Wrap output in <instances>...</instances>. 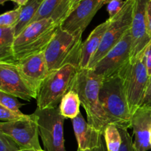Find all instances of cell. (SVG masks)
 Returning <instances> with one entry per match:
<instances>
[{"mask_svg": "<svg viewBox=\"0 0 151 151\" xmlns=\"http://www.w3.org/2000/svg\"><path fill=\"white\" fill-rule=\"evenodd\" d=\"M141 107L151 109V75L150 76L147 91H146L145 95L144 100H143Z\"/></svg>", "mask_w": 151, "mask_h": 151, "instance_id": "obj_29", "label": "cell"}, {"mask_svg": "<svg viewBox=\"0 0 151 151\" xmlns=\"http://www.w3.org/2000/svg\"><path fill=\"white\" fill-rule=\"evenodd\" d=\"M72 125L78 142V151L94 150L100 146L103 132L86 122L81 113L72 119Z\"/></svg>", "mask_w": 151, "mask_h": 151, "instance_id": "obj_16", "label": "cell"}, {"mask_svg": "<svg viewBox=\"0 0 151 151\" xmlns=\"http://www.w3.org/2000/svg\"><path fill=\"white\" fill-rule=\"evenodd\" d=\"M111 22V19L109 18L104 22L96 27L91 31L85 42L83 43L80 69H88L90 60L98 50L103 36L110 26Z\"/></svg>", "mask_w": 151, "mask_h": 151, "instance_id": "obj_18", "label": "cell"}, {"mask_svg": "<svg viewBox=\"0 0 151 151\" xmlns=\"http://www.w3.org/2000/svg\"><path fill=\"white\" fill-rule=\"evenodd\" d=\"M131 128L134 136V147L135 151H147L151 149V109L139 108L132 115Z\"/></svg>", "mask_w": 151, "mask_h": 151, "instance_id": "obj_15", "label": "cell"}, {"mask_svg": "<svg viewBox=\"0 0 151 151\" xmlns=\"http://www.w3.org/2000/svg\"><path fill=\"white\" fill-rule=\"evenodd\" d=\"M150 1H151V0H150Z\"/></svg>", "mask_w": 151, "mask_h": 151, "instance_id": "obj_39", "label": "cell"}, {"mask_svg": "<svg viewBox=\"0 0 151 151\" xmlns=\"http://www.w3.org/2000/svg\"><path fill=\"white\" fill-rule=\"evenodd\" d=\"M38 117V134L45 151H66L63 137L65 118L60 112L59 106L54 109H41L35 112Z\"/></svg>", "mask_w": 151, "mask_h": 151, "instance_id": "obj_7", "label": "cell"}, {"mask_svg": "<svg viewBox=\"0 0 151 151\" xmlns=\"http://www.w3.org/2000/svg\"><path fill=\"white\" fill-rule=\"evenodd\" d=\"M103 81L104 78L94 73L92 69H80L72 88L79 96L88 123L103 132L110 125L100 101V91Z\"/></svg>", "mask_w": 151, "mask_h": 151, "instance_id": "obj_1", "label": "cell"}, {"mask_svg": "<svg viewBox=\"0 0 151 151\" xmlns=\"http://www.w3.org/2000/svg\"><path fill=\"white\" fill-rule=\"evenodd\" d=\"M125 1L123 0H111L107 4V11L109 15V19H113L120 12L125 4Z\"/></svg>", "mask_w": 151, "mask_h": 151, "instance_id": "obj_28", "label": "cell"}, {"mask_svg": "<svg viewBox=\"0 0 151 151\" xmlns=\"http://www.w3.org/2000/svg\"><path fill=\"white\" fill-rule=\"evenodd\" d=\"M111 1V0H105V1H104V3H105V4H108V3H109V2H110Z\"/></svg>", "mask_w": 151, "mask_h": 151, "instance_id": "obj_36", "label": "cell"}, {"mask_svg": "<svg viewBox=\"0 0 151 151\" xmlns=\"http://www.w3.org/2000/svg\"><path fill=\"white\" fill-rule=\"evenodd\" d=\"M105 0H83L60 24L62 29L76 36H82L93 18L105 4Z\"/></svg>", "mask_w": 151, "mask_h": 151, "instance_id": "obj_13", "label": "cell"}, {"mask_svg": "<svg viewBox=\"0 0 151 151\" xmlns=\"http://www.w3.org/2000/svg\"><path fill=\"white\" fill-rule=\"evenodd\" d=\"M131 37L129 30L124 38L94 66L92 70L104 79L119 75L131 63Z\"/></svg>", "mask_w": 151, "mask_h": 151, "instance_id": "obj_10", "label": "cell"}, {"mask_svg": "<svg viewBox=\"0 0 151 151\" xmlns=\"http://www.w3.org/2000/svg\"><path fill=\"white\" fill-rule=\"evenodd\" d=\"M7 1H10V0H0V3H1V5H3V4L5 2H7Z\"/></svg>", "mask_w": 151, "mask_h": 151, "instance_id": "obj_34", "label": "cell"}, {"mask_svg": "<svg viewBox=\"0 0 151 151\" xmlns=\"http://www.w3.org/2000/svg\"><path fill=\"white\" fill-rule=\"evenodd\" d=\"M100 101L110 124L125 129L131 128L132 114L120 75L104 79L100 91Z\"/></svg>", "mask_w": 151, "mask_h": 151, "instance_id": "obj_2", "label": "cell"}, {"mask_svg": "<svg viewBox=\"0 0 151 151\" xmlns=\"http://www.w3.org/2000/svg\"><path fill=\"white\" fill-rule=\"evenodd\" d=\"M146 67H147V72H148L149 76L151 75V41L146 47L144 53Z\"/></svg>", "mask_w": 151, "mask_h": 151, "instance_id": "obj_30", "label": "cell"}, {"mask_svg": "<svg viewBox=\"0 0 151 151\" xmlns=\"http://www.w3.org/2000/svg\"><path fill=\"white\" fill-rule=\"evenodd\" d=\"M60 25L44 19L31 23L16 37L13 51L16 62L27 56L45 51Z\"/></svg>", "mask_w": 151, "mask_h": 151, "instance_id": "obj_3", "label": "cell"}, {"mask_svg": "<svg viewBox=\"0 0 151 151\" xmlns=\"http://www.w3.org/2000/svg\"><path fill=\"white\" fill-rule=\"evenodd\" d=\"M79 70L76 66L66 65L50 72L37 93V108L46 109L59 106L63 96L73 88Z\"/></svg>", "mask_w": 151, "mask_h": 151, "instance_id": "obj_5", "label": "cell"}, {"mask_svg": "<svg viewBox=\"0 0 151 151\" xmlns=\"http://www.w3.org/2000/svg\"><path fill=\"white\" fill-rule=\"evenodd\" d=\"M81 102L78 93L72 89L68 91L62 98L59 105L60 112L65 119H71L72 120L81 113Z\"/></svg>", "mask_w": 151, "mask_h": 151, "instance_id": "obj_20", "label": "cell"}, {"mask_svg": "<svg viewBox=\"0 0 151 151\" xmlns=\"http://www.w3.org/2000/svg\"><path fill=\"white\" fill-rule=\"evenodd\" d=\"M119 75L122 78L127 101L133 115L142 104L150 79L144 54L135 61L131 62Z\"/></svg>", "mask_w": 151, "mask_h": 151, "instance_id": "obj_6", "label": "cell"}, {"mask_svg": "<svg viewBox=\"0 0 151 151\" xmlns=\"http://www.w3.org/2000/svg\"><path fill=\"white\" fill-rule=\"evenodd\" d=\"M83 1V0H71L70 4H69V14H70V13H72V12L74 10H75V8H76V7H78V5H79L80 3L82 2Z\"/></svg>", "mask_w": 151, "mask_h": 151, "instance_id": "obj_32", "label": "cell"}, {"mask_svg": "<svg viewBox=\"0 0 151 151\" xmlns=\"http://www.w3.org/2000/svg\"><path fill=\"white\" fill-rule=\"evenodd\" d=\"M16 63L22 78L37 94L42 82L50 74L44 52L31 55Z\"/></svg>", "mask_w": 151, "mask_h": 151, "instance_id": "obj_14", "label": "cell"}, {"mask_svg": "<svg viewBox=\"0 0 151 151\" xmlns=\"http://www.w3.org/2000/svg\"><path fill=\"white\" fill-rule=\"evenodd\" d=\"M82 46V36L72 35L59 27L44 51L50 72L66 65H72L80 69Z\"/></svg>", "mask_w": 151, "mask_h": 151, "instance_id": "obj_4", "label": "cell"}, {"mask_svg": "<svg viewBox=\"0 0 151 151\" xmlns=\"http://www.w3.org/2000/svg\"><path fill=\"white\" fill-rule=\"evenodd\" d=\"M10 1L16 3L18 7H22V6L25 5L29 1V0H10Z\"/></svg>", "mask_w": 151, "mask_h": 151, "instance_id": "obj_33", "label": "cell"}, {"mask_svg": "<svg viewBox=\"0 0 151 151\" xmlns=\"http://www.w3.org/2000/svg\"><path fill=\"white\" fill-rule=\"evenodd\" d=\"M21 151H45L44 150H22Z\"/></svg>", "mask_w": 151, "mask_h": 151, "instance_id": "obj_35", "label": "cell"}, {"mask_svg": "<svg viewBox=\"0 0 151 151\" xmlns=\"http://www.w3.org/2000/svg\"><path fill=\"white\" fill-rule=\"evenodd\" d=\"M147 30L151 37V1L148 0L147 4Z\"/></svg>", "mask_w": 151, "mask_h": 151, "instance_id": "obj_31", "label": "cell"}, {"mask_svg": "<svg viewBox=\"0 0 151 151\" xmlns=\"http://www.w3.org/2000/svg\"><path fill=\"white\" fill-rule=\"evenodd\" d=\"M43 1L44 0H29L25 5L22 6L19 21L14 27L16 37L30 24Z\"/></svg>", "mask_w": 151, "mask_h": 151, "instance_id": "obj_21", "label": "cell"}, {"mask_svg": "<svg viewBox=\"0 0 151 151\" xmlns=\"http://www.w3.org/2000/svg\"><path fill=\"white\" fill-rule=\"evenodd\" d=\"M19 145L7 134L0 133V151H21Z\"/></svg>", "mask_w": 151, "mask_h": 151, "instance_id": "obj_27", "label": "cell"}, {"mask_svg": "<svg viewBox=\"0 0 151 151\" xmlns=\"http://www.w3.org/2000/svg\"><path fill=\"white\" fill-rule=\"evenodd\" d=\"M85 151H94L93 150H85Z\"/></svg>", "mask_w": 151, "mask_h": 151, "instance_id": "obj_38", "label": "cell"}, {"mask_svg": "<svg viewBox=\"0 0 151 151\" xmlns=\"http://www.w3.org/2000/svg\"><path fill=\"white\" fill-rule=\"evenodd\" d=\"M0 91L28 102L37 97L21 75L16 63L0 62Z\"/></svg>", "mask_w": 151, "mask_h": 151, "instance_id": "obj_12", "label": "cell"}, {"mask_svg": "<svg viewBox=\"0 0 151 151\" xmlns=\"http://www.w3.org/2000/svg\"><path fill=\"white\" fill-rule=\"evenodd\" d=\"M148 0H135L131 24V62H134L144 54L151 41L147 30V4Z\"/></svg>", "mask_w": 151, "mask_h": 151, "instance_id": "obj_11", "label": "cell"}, {"mask_svg": "<svg viewBox=\"0 0 151 151\" xmlns=\"http://www.w3.org/2000/svg\"><path fill=\"white\" fill-rule=\"evenodd\" d=\"M135 0H125L123 7L111 19L97 52L91 58L88 69H92L96 64L115 47L131 29Z\"/></svg>", "mask_w": 151, "mask_h": 151, "instance_id": "obj_8", "label": "cell"}, {"mask_svg": "<svg viewBox=\"0 0 151 151\" xmlns=\"http://www.w3.org/2000/svg\"><path fill=\"white\" fill-rule=\"evenodd\" d=\"M150 143L151 145V128H150Z\"/></svg>", "mask_w": 151, "mask_h": 151, "instance_id": "obj_37", "label": "cell"}, {"mask_svg": "<svg viewBox=\"0 0 151 151\" xmlns=\"http://www.w3.org/2000/svg\"><path fill=\"white\" fill-rule=\"evenodd\" d=\"M15 38L14 27H0V62L16 63L13 51Z\"/></svg>", "mask_w": 151, "mask_h": 151, "instance_id": "obj_19", "label": "cell"}, {"mask_svg": "<svg viewBox=\"0 0 151 151\" xmlns=\"http://www.w3.org/2000/svg\"><path fill=\"white\" fill-rule=\"evenodd\" d=\"M119 128V127H118ZM119 131L122 136V142L120 149L119 151H135L134 147V141H133L132 137L128 133V129L125 128H119ZM94 151H108L106 147V142H105L104 137H102L100 145L97 148L93 150Z\"/></svg>", "mask_w": 151, "mask_h": 151, "instance_id": "obj_23", "label": "cell"}, {"mask_svg": "<svg viewBox=\"0 0 151 151\" xmlns=\"http://www.w3.org/2000/svg\"><path fill=\"white\" fill-rule=\"evenodd\" d=\"M103 137L108 151H119L122 145V139L119 128L110 124L103 131Z\"/></svg>", "mask_w": 151, "mask_h": 151, "instance_id": "obj_22", "label": "cell"}, {"mask_svg": "<svg viewBox=\"0 0 151 151\" xmlns=\"http://www.w3.org/2000/svg\"><path fill=\"white\" fill-rule=\"evenodd\" d=\"M71 0H44L31 23L44 19H51L58 24L68 17Z\"/></svg>", "mask_w": 151, "mask_h": 151, "instance_id": "obj_17", "label": "cell"}, {"mask_svg": "<svg viewBox=\"0 0 151 151\" xmlns=\"http://www.w3.org/2000/svg\"><path fill=\"white\" fill-rule=\"evenodd\" d=\"M30 116V114H24L22 111H15L0 106V119L4 122H14V121L26 119Z\"/></svg>", "mask_w": 151, "mask_h": 151, "instance_id": "obj_26", "label": "cell"}, {"mask_svg": "<svg viewBox=\"0 0 151 151\" xmlns=\"http://www.w3.org/2000/svg\"><path fill=\"white\" fill-rule=\"evenodd\" d=\"M0 106L10 110L19 111L20 108H22L24 105L20 103L17 97L7 94V93L0 91Z\"/></svg>", "mask_w": 151, "mask_h": 151, "instance_id": "obj_25", "label": "cell"}, {"mask_svg": "<svg viewBox=\"0 0 151 151\" xmlns=\"http://www.w3.org/2000/svg\"><path fill=\"white\" fill-rule=\"evenodd\" d=\"M22 7H17L14 10L5 12L0 16L1 27H14L19 21Z\"/></svg>", "mask_w": 151, "mask_h": 151, "instance_id": "obj_24", "label": "cell"}, {"mask_svg": "<svg viewBox=\"0 0 151 151\" xmlns=\"http://www.w3.org/2000/svg\"><path fill=\"white\" fill-rule=\"evenodd\" d=\"M0 133L11 137L19 145L21 150H42L38 139V117L35 113L26 119L1 122Z\"/></svg>", "mask_w": 151, "mask_h": 151, "instance_id": "obj_9", "label": "cell"}]
</instances>
